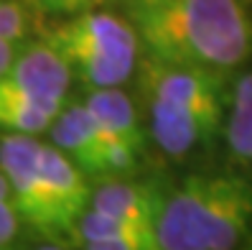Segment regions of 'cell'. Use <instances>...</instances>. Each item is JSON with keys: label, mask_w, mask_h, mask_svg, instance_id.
Segmentation results:
<instances>
[{"label": "cell", "mask_w": 252, "mask_h": 250, "mask_svg": "<svg viewBox=\"0 0 252 250\" xmlns=\"http://www.w3.org/2000/svg\"><path fill=\"white\" fill-rule=\"evenodd\" d=\"M115 5L148 56L224 74L252 56V16L242 0H115Z\"/></svg>", "instance_id": "obj_1"}, {"label": "cell", "mask_w": 252, "mask_h": 250, "mask_svg": "<svg viewBox=\"0 0 252 250\" xmlns=\"http://www.w3.org/2000/svg\"><path fill=\"white\" fill-rule=\"evenodd\" d=\"M148 115V133L171 161L209 151L221 138L229 107V74L173 64L140 51L135 74Z\"/></svg>", "instance_id": "obj_2"}, {"label": "cell", "mask_w": 252, "mask_h": 250, "mask_svg": "<svg viewBox=\"0 0 252 250\" xmlns=\"http://www.w3.org/2000/svg\"><path fill=\"white\" fill-rule=\"evenodd\" d=\"M252 232V174L196 171L166 192L156 225L163 250H237Z\"/></svg>", "instance_id": "obj_3"}, {"label": "cell", "mask_w": 252, "mask_h": 250, "mask_svg": "<svg viewBox=\"0 0 252 250\" xmlns=\"http://www.w3.org/2000/svg\"><path fill=\"white\" fill-rule=\"evenodd\" d=\"M41 41L62 56L71 82L84 84L87 90L123 87L132 79L140 59L138 36L117 10L92 8L49 21Z\"/></svg>", "instance_id": "obj_4"}, {"label": "cell", "mask_w": 252, "mask_h": 250, "mask_svg": "<svg viewBox=\"0 0 252 250\" xmlns=\"http://www.w3.org/2000/svg\"><path fill=\"white\" fill-rule=\"evenodd\" d=\"M43 143L38 136L5 133L0 136V171L8 181L10 202L18 219L43 238H62L56 227L54 204L43 179Z\"/></svg>", "instance_id": "obj_5"}, {"label": "cell", "mask_w": 252, "mask_h": 250, "mask_svg": "<svg viewBox=\"0 0 252 250\" xmlns=\"http://www.w3.org/2000/svg\"><path fill=\"white\" fill-rule=\"evenodd\" d=\"M46 133L51 136L54 148L62 151L74 166H79L87 179L125 176L112 145L99 130L92 112L87 110L84 100H64Z\"/></svg>", "instance_id": "obj_6"}, {"label": "cell", "mask_w": 252, "mask_h": 250, "mask_svg": "<svg viewBox=\"0 0 252 250\" xmlns=\"http://www.w3.org/2000/svg\"><path fill=\"white\" fill-rule=\"evenodd\" d=\"M84 105L97 120L99 130L105 133L107 143L112 145L125 176L132 174L145 151V130L132 97H127L120 87L87 90Z\"/></svg>", "instance_id": "obj_7"}, {"label": "cell", "mask_w": 252, "mask_h": 250, "mask_svg": "<svg viewBox=\"0 0 252 250\" xmlns=\"http://www.w3.org/2000/svg\"><path fill=\"white\" fill-rule=\"evenodd\" d=\"M41 164H43V179L49 186V197L54 204L59 235H69L77 225V219L82 217V212L90 207L92 189L87 184L90 179L51 143H43Z\"/></svg>", "instance_id": "obj_8"}, {"label": "cell", "mask_w": 252, "mask_h": 250, "mask_svg": "<svg viewBox=\"0 0 252 250\" xmlns=\"http://www.w3.org/2000/svg\"><path fill=\"white\" fill-rule=\"evenodd\" d=\"M166 192L168 189L158 181H138V179H125V176H112V179H102V184L92 192L90 207L105 214H115V217L156 227L163 202H166Z\"/></svg>", "instance_id": "obj_9"}, {"label": "cell", "mask_w": 252, "mask_h": 250, "mask_svg": "<svg viewBox=\"0 0 252 250\" xmlns=\"http://www.w3.org/2000/svg\"><path fill=\"white\" fill-rule=\"evenodd\" d=\"M234 164L252 174V67L229 87V107L221 130Z\"/></svg>", "instance_id": "obj_10"}, {"label": "cell", "mask_w": 252, "mask_h": 250, "mask_svg": "<svg viewBox=\"0 0 252 250\" xmlns=\"http://www.w3.org/2000/svg\"><path fill=\"white\" fill-rule=\"evenodd\" d=\"M64 102H54L31 92L10 90L0 84V133H26L41 136L46 133Z\"/></svg>", "instance_id": "obj_11"}, {"label": "cell", "mask_w": 252, "mask_h": 250, "mask_svg": "<svg viewBox=\"0 0 252 250\" xmlns=\"http://www.w3.org/2000/svg\"><path fill=\"white\" fill-rule=\"evenodd\" d=\"M28 26H31V10L21 0H0V41L13 46L26 41Z\"/></svg>", "instance_id": "obj_12"}, {"label": "cell", "mask_w": 252, "mask_h": 250, "mask_svg": "<svg viewBox=\"0 0 252 250\" xmlns=\"http://www.w3.org/2000/svg\"><path fill=\"white\" fill-rule=\"evenodd\" d=\"M105 3H107V0H26V8L31 10L36 18L56 21V18L74 16V13L102 8Z\"/></svg>", "instance_id": "obj_13"}, {"label": "cell", "mask_w": 252, "mask_h": 250, "mask_svg": "<svg viewBox=\"0 0 252 250\" xmlns=\"http://www.w3.org/2000/svg\"><path fill=\"white\" fill-rule=\"evenodd\" d=\"M18 225H21V219H18L16 210H13L8 181H5L3 171H0V245L13 243V238L18 235Z\"/></svg>", "instance_id": "obj_14"}, {"label": "cell", "mask_w": 252, "mask_h": 250, "mask_svg": "<svg viewBox=\"0 0 252 250\" xmlns=\"http://www.w3.org/2000/svg\"><path fill=\"white\" fill-rule=\"evenodd\" d=\"M84 250H163L158 238H138V240H99L84 243Z\"/></svg>", "instance_id": "obj_15"}, {"label": "cell", "mask_w": 252, "mask_h": 250, "mask_svg": "<svg viewBox=\"0 0 252 250\" xmlns=\"http://www.w3.org/2000/svg\"><path fill=\"white\" fill-rule=\"evenodd\" d=\"M16 49H18V46H13V43L0 41V71L10 64V59H13V54H16Z\"/></svg>", "instance_id": "obj_16"}, {"label": "cell", "mask_w": 252, "mask_h": 250, "mask_svg": "<svg viewBox=\"0 0 252 250\" xmlns=\"http://www.w3.org/2000/svg\"><path fill=\"white\" fill-rule=\"evenodd\" d=\"M242 245H245V250H252V232L245 238V243H242Z\"/></svg>", "instance_id": "obj_17"}, {"label": "cell", "mask_w": 252, "mask_h": 250, "mask_svg": "<svg viewBox=\"0 0 252 250\" xmlns=\"http://www.w3.org/2000/svg\"><path fill=\"white\" fill-rule=\"evenodd\" d=\"M38 250H64V248H59V245H41Z\"/></svg>", "instance_id": "obj_18"}, {"label": "cell", "mask_w": 252, "mask_h": 250, "mask_svg": "<svg viewBox=\"0 0 252 250\" xmlns=\"http://www.w3.org/2000/svg\"><path fill=\"white\" fill-rule=\"evenodd\" d=\"M0 250H13L10 245H0Z\"/></svg>", "instance_id": "obj_19"}]
</instances>
